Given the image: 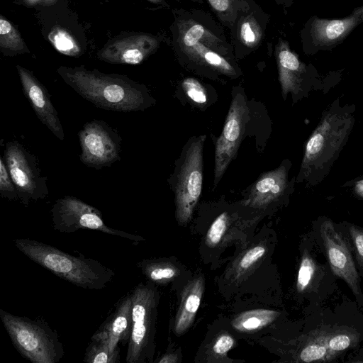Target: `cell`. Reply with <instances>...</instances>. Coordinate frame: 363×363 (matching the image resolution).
<instances>
[{"mask_svg": "<svg viewBox=\"0 0 363 363\" xmlns=\"http://www.w3.org/2000/svg\"><path fill=\"white\" fill-rule=\"evenodd\" d=\"M63 81L95 106L108 111H143L154 104L147 88L127 76L104 74L84 67H60Z\"/></svg>", "mask_w": 363, "mask_h": 363, "instance_id": "obj_1", "label": "cell"}, {"mask_svg": "<svg viewBox=\"0 0 363 363\" xmlns=\"http://www.w3.org/2000/svg\"><path fill=\"white\" fill-rule=\"evenodd\" d=\"M333 105L308 138L301 165L298 181L320 182L345 145L354 123L352 107Z\"/></svg>", "mask_w": 363, "mask_h": 363, "instance_id": "obj_2", "label": "cell"}, {"mask_svg": "<svg viewBox=\"0 0 363 363\" xmlns=\"http://www.w3.org/2000/svg\"><path fill=\"white\" fill-rule=\"evenodd\" d=\"M27 257L59 277L83 289H103L115 272L97 260L67 254L48 244L27 238L14 240Z\"/></svg>", "mask_w": 363, "mask_h": 363, "instance_id": "obj_3", "label": "cell"}, {"mask_svg": "<svg viewBox=\"0 0 363 363\" xmlns=\"http://www.w3.org/2000/svg\"><path fill=\"white\" fill-rule=\"evenodd\" d=\"M0 318L18 352L33 363H57L64 356L57 333L43 318L30 319L0 309Z\"/></svg>", "mask_w": 363, "mask_h": 363, "instance_id": "obj_4", "label": "cell"}, {"mask_svg": "<svg viewBox=\"0 0 363 363\" xmlns=\"http://www.w3.org/2000/svg\"><path fill=\"white\" fill-rule=\"evenodd\" d=\"M132 299V327L125 362L141 363L152 355L157 294L152 286L143 283L130 293Z\"/></svg>", "mask_w": 363, "mask_h": 363, "instance_id": "obj_5", "label": "cell"}, {"mask_svg": "<svg viewBox=\"0 0 363 363\" xmlns=\"http://www.w3.org/2000/svg\"><path fill=\"white\" fill-rule=\"evenodd\" d=\"M16 188L18 201L25 206L49 194L47 177L42 175L34 155L16 140L9 141L3 156Z\"/></svg>", "mask_w": 363, "mask_h": 363, "instance_id": "obj_6", "label": "cell"}, {"mask_svg": "<svg viewBox=\"0 0 363 363\" xmlns=\"http://www.w3.org/2000/svg\"><path fill=\"white\" fill-rule=\"evenodd\" d=\"M53 228L61 233H74L79 229L99 230L135 242L143 238L106 225L101 213L95 207L72 196L56 200L51 208Z\"/></svg>", "mask_w": 363, "mask_h": 363, "instance_id": "obj_7", "label": "cell"}, {"mask_svg": "<svg viewBox=\"0 0 363 363\" xmlns=\"http://www.w3.org/2000/svg\"><path fill=\"white\" fill-rule=\"evenodd\" d=\"M205 139L206 135H201L191 141L174 182L177 216L182 223L191 218L201 193Z\"/></svg>", "mask_w": 363, "mask_h": 363, "instance_id": "obj_8", "label": "cell"}, {"mask_svg": "<svg viewBox=\"0 0 363 363\" xmlns=\"http://www.w3.org/2000/svg\"><path fill=\"white\" fill-rule=\"evenodd\" d=\"M78 137L82 150L79 159L86 166L101 169L121 160V137L105 121L86 123Z\"/></svg>", "mask_w": 363, "mask_h": 363, "instance_id": "obj_9", "label": "cell"}, {"mask_svg": "<svg viewBox=\"0 0 363 363\" xmlns=\"http://www.w3.org/2000/svg\"><path fill=\"white\" fill-rule=\"evenodd\" d=\"M319 231L333 273L347 284L358 303L363 306L360 277L347 237L330 219L321 223Z\"/></svg>", "mask_w": 363, "mask_h": 363, "instance_id": "obj_10", "label": "cell"}, {"mask_svg": "<svg viewBox=\"0 0 363 363\" xmlns=\"http://www.w3.org/2000/svg\"><path fill=\"white\" fill-rule=\"evenodd\" d=\"M248 116V108L241 94L235 95L218 138L215 151L214 184L222 178L228 166L236 155Z\"/></svg>", "mask_w": 363, "mask_h": 363, "instance_id": "obj_11", "label": "cell"}, {"mask_svg": "<svg viewBox=\"0 0 363 363\" xmlns=\"http://www.w3.org/2000/svg\"><path fill=\"white\" fill-rule=\"evenodd\" d=\"M22 90L40 121L59 140L65 132L46 87L28 69L16 65Z\"/></svg>", "mask_w": 363, "mask_h": 363, "instance_id": "obj_12", "label": "cell"}, {"mask_svg": "<svg viewBox=\"0 0 363 363\" xmlns=\"http://www.w3.org/2000/svg\"><path fill=\"white\" fill-rule=\"evenodd\" d=\"M158 45L152 35L140 33L115 39L97 54L99 60L111 64L138 65Z\"/></svg>", "mask_w": 363, "mask_h": 363, "instance_id": "obj_13", "label": "cell"}, {"mask_svg": "<svg viewBox=\"0 0 363 363\" xmlns=\"http://www.w3.org/2000/svg\"><path fill=\"white\" fill-rule=\"evenodd\" d=\"M363 22V5L340 19L315 18L311 23L310 35L313 45L328 48L343 40L358 25Z\"/></svg>", "mask_w": 363, "mask_h": 363, "instance_id": "obj_14", "label": "cell"}, {"mask_svg": "<svg viewBox=\"0 0 363 363\" xmlns=\"http://www.w3.org/2000/svg\"><path fill=\"white\" fill-rule=\"evenodd\" d=\"M131 327L132 299L128 294L117 303L113 313L91 337L104 340L111 351H115L119 347L118 343H128Z\"/></svg>", "mask_w": 363, "mask_h": 363, "instance_id": "obj_15", "label": "cell"}, {"mask_svg": "<svg viewBox=\"0 0 363 363\" xmlns=\"http://www.w3.org/2000/svg\"><path fill=\"white\" fill-rule=\"evenodd\" d=\"M206 33L199 23L191 24L182 36V43L187 51L206 65L226 74L235 73L231 65L220 55L203 46L201 43Z\"/></svg>", "mask_w": 363, "mask_h": 363, "instance_id": "obj_16", "label": "cell"}, {"mask_svg": "<svg viewBox=\"0 0 363 363\" xmlns=\"http://www.w3.org/2000/svg\"><path fill=\"white\" fill-rule=\"evenodd\" d=\"M277 57L283 94L286 95L289 91L297 93L306 73V65L286 43L279 46Z\"/></svg>", "mask_w": 363, "mask_h": 363, "instance_id": "obj_17", "label": "cell"}, {"mask_svg": "<svg viewBox=\"0 0 363 363\" xmlns=\"http://www.w3.org/2000/svg\"><path fill=\"white\" fill-rule=\"evenodd\" d=\"M287 169L280 166L264 174L254 184L250 201L254 206L266 205L281 196L288 186Z\"/></svg>", "mask_w": 363, "mask_h": 363, "instance_id": "obj_18", "label": "cell"}, {"mask_svg": "<svg viewBox=\"0 0 363 363\" xmlns=\"http://www.w3.org/2000/svg\"><path fill=\"white\" fill-rule=\"evenodd\" d=\"M203 291L202 278L193 280L185 289L175 320L174 330L177 334L181 335L191 325L200 306Z\"/></svg>", "mask_w": 363, "mask_h": 363, "instance_id": "obj_19", "label": "cell"}, {"mask_svg": "<svg viewBox=\"0 0 363 363\" xmlns=\"http://www.w3.org/2000/svg\"><path fill=\"white\" fill-rule=\"evenodd\" d=\"M279 313L277 311L257 309L246 311L233 322V327L240 331H251L260 329L275 320Z\"/></svg>", "mask_w": 363, "mask_h": 363, "instance_id": "obj_20", "label": "cell"}, {"mask_svg": "<svg viewBox=\"0 0 363 363\" xmlns=\"http://www.w3.org/2000/svg\"><path fill=\"white\" fill-rule=\"evenodd\" d=\"M120 361V348L111 351L101 340L91 338L85 350L84 362L87 363H118Z\"/></svg>", "mask_w": 363, "mask_h": 363, "instance_id": "obj_21", "label": "cell"}, {"mask_svg": "<svg viewBox=\"0 0 363 363\" xmlns=\"http://www.w3.org/2000/svg\"><path fill=\"white\" fill-rule=\"evenodd\" d=\"M329 335H316L301 351L299 359L303 362L329 360L328 339Z\"/></svg>", "mask_w": 363, "mask_h": 363, "instance_id": "obj_22", "label": "cell"}, {"mask_svg": "<svg viewBox=\"0 0 363 363\" xmlns=\"http://www.w3.org/2000/svg\"><path fill=\"white\" fill-rule=\"evenodd\" d=\"M0 45L14 52H29L18 30L2 16L0 18Z\"/></svg>", "mask_w": 363, "mask_h": 363, "instance_id": "obj_23", "label": "cell"}, {"mask_svg": "<svg viewBox=\"0 0 363 363\" xmlns=\"http://www.w3.org/2000/svg\"><path fill=\"white\" fill-rule=\"evenodd\" d=\"M48 38L55 49L64 55L77 56L81 52L75 39L64 28H53L49 33Z\"/></svg>", "mask_w": 363, "mask_h": 363, "instance_id": "obj_24", "label": "cell"}, {"mask_svg": "<svg viewBox=\"0 0 363 363\" xmlns=\"http://www.w3.org/2000/svg\"><path fill=\"white\" fill-rule=\"evenodd\" d=\"M138 267L150 280L154 282H162L173 278L176 270L172 266L165 263L155 261H142L138 263Z\"/></svg>", "mask_w": 363, "mask_h": 363, "instance_id": "obj_25", "label": "cell"}, {"mask_svg": "<svg viewBox=\"0 0 363 363\" xmlns=\"http://www.w3.org/2000/svg\"><path fill=\"white\" fill-rule=\"evenodd\" d=\"M345 226L353 255L363 277V228L350 223H345Z\"/></svg>", "mask_w": 363, "mask_h": 363, "instance_id": "obj_26", "label": "cell"}, {"mask_svg": "<svg viewBox=\"0 0 363 363\" xmlns=\"http://www.w3.org/2000/svg\"><path fill=\"white\" fill-rule=\"evenodd\" d=\"M317 273V265L313 259L307 252L301 259L296 281L298 291H306L313 282Z\"/></svg>", "mask_w": 363, "mask_h": 363, "instance_id": "obj_27", "label": "cell"}, {"mask_svg": "<svg viewBox=\"0 0 363 363\" xmlns=\"http://www.w3.org/2000/svg\"><path fill=\"white\" fill-rule=\"evenodd\" d=\"M356 340L355 335L348 331L340 332L333 335H329L328 339L329 359L333 358L335 354L352 346L357 341Z\"/></svg>", "mask_w": 363, "mask_h": 363, "instance_id": "obj_28", "label": "cell"}, {"mask_svg": "<svg viewBox=\"0 0 363 363\" xmlns=\"http://www.w3.org/2000/svg\"><path fill=\"white\" fill-rule=\"evenodd\" d=\"M0 194L10 201H18L16 188L3 156L0 157Z\"/></svg>", "mask_w": 363, "mask_h": 363, "instance_id": "obj_29", "label": "cell"}, {"mask_svg": "<svg viewBox=\"0 0 363 363\" xmlns=\"http://www.w3.org/2000/svg\"><path fill=\"white\" fill-rule=\"evenodd\" d=\"M228 216L226 213L219 215L213 222L206 235V242L210 246L218 244L227 228Z\"/></svg>", "mask_w": 363, "mask_h": 363, "instance_id": "obj_30", "label": "cell"}, {"mask_svg": "<svg viewBox=\"0 0 363 363\" xmlns=\"http://www.w3.org/2000/svg\"><path fill=\"white\" fill-rule=\"evenodd\" d=\"M182 85L186 95L195 103L201 104L206 101V91L198 80L186 78L182 82Z\"/></svg>", "mask_w": 363, "mask_h": 363, "instance_id": "obj_31", "label": "cell"}, {"mask_svg": "<svg viewBox=\"0 0 363 363\" xmlns=\"http://www.w3.org/2000/svg\"><path fill=\"white\" fill-rule=\"evenodd\" d=\"M240 35L246 45H255L259 39V29L255 21L252 19L245 20L240 26Z\"/></svg>", "mask_w": 363, "mask_h": 363, "instance_id": "obj_32", "label": "cell"}, {"mask_svg": "<svg viewBox=\"0 0 363 363\" xmlns=\"http://www.w3.org/2000/svg\"><path fill=\"white\" fill-rule=\"evenodd\" d=\"M265 248L262 246H255L248 250L239 262V268L246 269L252 264L259 259L265 253Z\"/></svg>", "mask_w": 363, "mask_h": 363, "instance_id": "obj_33", "label": "cell"}, {"mask_svg": "<svg viewBox=\"0 0 363 363\" xmlns=\"http://www.w3.org/2000/svg\"><path fill=\"white\" fill-rule=\"evenodd\" d=\"M233 338L230 335L223 334L216 340L213 346V351L216 354L224 355L233 347Z\"/></svg>", "mask_w": 363, "mask_h": 363, "instance_id": "obj_34", "label": "cell"}, {"mask_svg": "<svg viewBox=\"0 0 363 363\" xmlns=\"http://www.w3.org/2000/svg\"><path fill=\"white\" fill-rule=\"evenodd\" d=\"M208 2L213 9L220 12L227 11L230 6L229 0H208Z\"/></svg>", "mask_w": 363, "mask_h": 363, "instance_id": "obj_35", "label": "cell"}, {"mask_svg": "<svg viewBox=\"0 0 363 363\" xmlns=\"http://www.w3.org/2000/svg\"><path fill=\"white\" fill-rule=\"evenodd\" d=\"M175 362H177L176 356L172 354H165L160 360H158V362L160 363H169Z\"/></svg>", "mask_w": 363, "mask_h": 363, "instance_id": "obj_36", "label": "cell"}, {"mask_svg": "<svg viewBox=\"0 0 363 363\" xmlns=\"http://www.w3.org/2000/svg\"><path fill=\"white\" fill-rule=\"evenodd\" d=\"M354 191L357 194L363 197V179L358 181L354 186Z\"/></svg>", "mask_w": 363, "mask_h": 363, "instance_id": "obj_37", "label": "cell"}, {"mask_svg": "<svg viewBox=\"0 0 363 363\" xmlns=\"http://www.w3.org/2000/svg\"><path fill=\"white\" fill-rule=\"evenodd\" d=\"M26 1H28V3H35L37 1H43V2H49V3H52V0H26ZM54 1H55V0H53Z\"/></svg>", "mask_w": 363, "mask_h": 363, "instance_id": "obj_38", "label": "cell"}, {"mask_svg": "<svg viewBox=\"0 0 363 363\" xmlns=\"http://www.w3.org/2000/svg\"><path fill=\"white\" fill-rule=\"evenodd\" d=\"M152 3H154V4H161L162 3V0H147Z\"/></svg>", "mask_w": 363, "mask_h": 363, "instance_id": "obj_39", "label": "cell"}]
</instances>
